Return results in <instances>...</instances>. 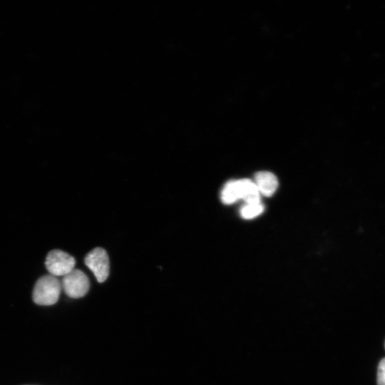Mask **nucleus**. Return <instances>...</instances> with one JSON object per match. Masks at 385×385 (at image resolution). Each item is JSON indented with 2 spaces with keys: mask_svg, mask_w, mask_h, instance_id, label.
I'll return each mask as SVG.
<instances>
[{
  "mask_svg": "<svg viewBox=\"0 0 385 385\" xmlns=\"http://www.w3.org/2000/svg\"><path fill=\"white\" fill-rule=\"evenodd\" d=\"M62 290L61 281L57 277L45 275L36 282L33 299L39 306H50L57 303Z\"/></svg>",
  "mask_w": 385,
  "mask_h": 385,
  "instance_id": "f257e3e1",
  "label": "nucleus"
},
{
  "mask_svg": "<svg viewBox=\"0 0 385 385\" xmlns=\"http://www.w3.org/2000/svg\"><path fill=\"white\" fill-rule=\"evenodd\" d=\"M62 290L71 299H80L87 294L90 282L86 275L81 270L74 269L64 275L61 281Z\"/></svg>",
  "mask_w": 385,
  "mask_h": 385,
  "instance_id": "f03ea898",
  "label": "nucleus"
},
{
  "mask_svg": "<svg viewBox=\"0 0 385 385\" xmlns=\"http://www.w3.org/2000/svg\"><path fill=\"white\" fill-rule=\"evenodd\" d=\"M85 265L92 271L96 280L102 283L110 275V258L107 251L102 248H96L85 257Z\"/></svg>",
  "mask_w": 385,
  "mask_h": 385,
  "instance_id": "7ed1b4c3",
  "label": "nucleus"
},
{
  "mask_svg": "<svg viewBox=\"0 0 385 385\" xmlns=\"http://www.w3.org/2000/svg\"><path fill=\"white\" fill-rule=\"evenodd\" d=\"M45 265L50 275L64 277L74 269L76 260L64 251L53 250L48 253Z\"/></svg>",
  "mask_w": 385,
  "mask_h": 385,
  "instance_id": "20e7f679",
  "label": "nucleus"
},
{
  "mask_svg": "<svg viewBox=\"0 0 385 385\" xmlns=\"http://www.w3.org/2000/svg\"><path fill=\"white\" fill-rule=\"evenodd\" d=\"M255 183L260 194L266 197L272 196L278 187L276 176L270 172H258L255 175Z\"/></svg>",
  "mask_w": 385,
  "mask_h": 385,
  "instance_id": "39448f33",
  "label": "nucleus"
},
{
  "mask_svg": "<svg viewBox=\"0 0 385 385\" xmlns=\"http://www.w3.org/2000/svg\"><path fill=\"white\" fill-rule=\"evenodd\" d=\"M241 200L247 205H256L260 202V192L255 183L248 179L239 180Z\"/></svg>",
  "mask_w": 385,
  "mask_h": 385,
  "instance_id": "423d86ee",
  "label": "nucleus"
},
{
  "mask_svg": "<svg viewBox=\"0 0 385 385\" xmlns=\"http://www.w3.org/2000/svg\"><path fill=\"white\" fill-rule=\"evenodd\" d=\"M241 200L239 180L229 181L222 192V201L224 205H233Z\"/></svg>",
  "mask_w": 385,
  "mask_h": 385,
  "instance_id": "0eeeda50",
  "label": "nucleus"
},
{
  "mask_svg": "<svg viewBox=\"0 0 385 385\" xmlns=\"http://www.w3.org/2000/svg\"><path fill=\"white\" fill-rule=\"evenodd\" d=\"M264 210L263 206L259 203L256 205H246L241 211V217L245 219H252L260 215Z\"/></svg>",
  "mask_w": 385,
  "mask_h": 385,
  "instance_id": "6e6552de",
  "label": "nucleus"
},
{
  "mask_svg": "<svg viewBox=\"0 0 385 385\" xmlns=\"http://www.w3.org/2000/svg\"><path fill=\"white\" fill-rule=\"evenodd\" d=\"M377 384L385 385V358L381 360L378 366Z\"/></svg>",
  "mask_w": 385,
  "mask_h": 385,
  "instance_id": "1a4fd4ad",
  "label": "nucleus"
}]
</instances>
